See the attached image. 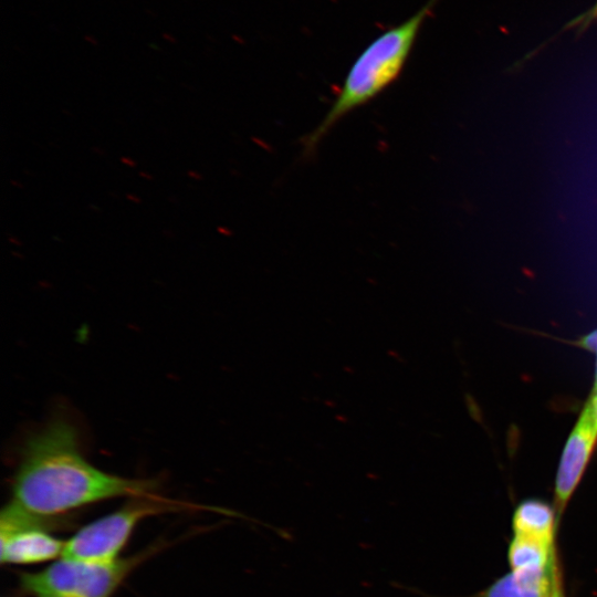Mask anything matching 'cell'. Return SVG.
I'll return each instance as SVG.
<instances>
[{
  "label": "cell",
  "mask_w": 597,
  "mask_h": 597,
  "mask_svg": "<svg viewBox=\"0 0 597 597\" xmlns=\"http://www.w3.org/2000/svg\"><path fill=\"white\" fill-rule=\"evenodd\" d=\"M140 177L146 178L148 180L153 179V176L150 174H147L146 171L139 172Z\"/></svg>",
  "instance_id": "cell-16"
},
{
  "label": "cell",
  "mask_w": 597,
  "mask_h": 597,
  "mask_svg": "<svg viewBox=\"0 0 597 597\" xmlns=\"http://www.w3.org/2000/svg\"><path fill=\"white\" fill-rule=\"evenodd\" d=\"M8 240L11 242V243H14V244H21V242L19 240H17L15 238L9 235L8 237Z\"/></svg>",
  "instance_id": "cell-17"
},
{
  "label": "cell",
  "mask_w": 597,
  "mask_h": 597,
  "mask_svg": "<svg viewBox=\"0 0 597 597\" xmlns=\"http://www.w3.org/2000/svg\"><path fill=\"white\" fill-rule=\"evenodd\" d=\"M437 2L429 0L408 19L376 36L359 53L326 114L303 138L304 154H312L344 117L371 102L399 77Z\"/></svg>",
  "instance_id": "cell-2"
},
{
  "label": "cell",
  "mask_w": 597,
  "mask_h": 597,
  "mask_svg": "<svg viewBox=\"0 0 597 597\" xmlns=\"http://www.w3.org/2000/svg\"><path fill=\"white\" fill-rule=\"evenodd\" d=\"M576 347L594 354L597 363V328L573 342Z\"/></svg>",
  "instance_id": "cell-10"
},
{
  "label": "cell",
  "mask_w": 597,
  "mask_h": 597,
  "mask_svg": "<svg viewBox=\"0 0 597 597\" xmlns=\"http://www.w3.org/2000/svg\"><path fill=\"white\" fill-rule=\"evenodd\" d=\"M121 161H122L124 165L128 166V167H135V166H136V161L133 160V159L129 158V157H126V156L121 157Z\"/></svg>",
  "instance_id": "cell-13"
},
{
  "label": "cell",
  "mask_w": 597,
  "mask_h": 597,
  "mask_svg": "<svg viewBox=\"0 0 597 597\" xmlns=\"http://www.w3.org/2000/svg\"><path fill=\"white\" fill-rule=\"evenodd\" d=\"M184 507L185 504L155 495L129 498L121 509L84 525L65 541L62 557L87 562L115 561L142 520Z\"/></svg>",
  "instance_id": "cell-4"
},
{
  "label": "cell",
  "mask_w": 597,
  "mask_h": 597,
  "mask_svg": "<svg viewBox=\"0 0 597 597\" xmlns=\"http://www.w3.org/2000/svg\"><path fill=\"white\" fill-rule=\"evenodd\" d=\"M507 557L511 569L556 568L554 538L514 534Z\"/></svg>",
  "instance_id": "cell-8"
},
{
  "label": "cell",
  "mask_w": 597,
  "mask_h": 597,
  "mask_svg": "<svg viewBox=\"0 0 597 597\" xmlns=\"http://www.w3.org/2000/svg\"><path fill=\"white\" fill-rule=\"evenodd\" d=\"M597 450V421L583 407L566 438L555 478V507L563 511Z\"/></svg>",
  "instance_id": "cell-5"
},
{
  "label": "cell",
  "mask_w": 597,
  "mask_h": 597,
  "mask_svg": "<svg viewBox=\"0 0 597 597\" xmlns=\"http://www.w3.org/2000/svg\"><path fill=\"white\" fill-rule=\"evenodd\" d=\"M595 376H594V383L591 390L589 392V396L587 400L584 404V408L588 410V412L594 417V419L597 421V363L595 364Z\"/></svg>",
  "instance_id": "cell-11"
},
{
  "label": "cell",
  "mask_w": 597,
  "mask_h": 597,
  "mask_svg": "<svg viewBox=\"0 0 597 597\" xmlns=\"http://www.w3.org/2000/svg\"><path fill=\"white\" fill-rule=\"evenodd\" d=\"M126 198L129 200V201H133L135 203H140L142 202V199H139L138 197H136L135 195H132V193H127L126 195Z\"/></svg>",
  "instance_id": "cell-15"
},
{
  "label": "cell",
  "mask_w": 597,
  "mask_h": 597,
  "mask_svg": "<svg viewBox=\"0 0 597 597\" xmlns=\"http://www.w3.org/2000/svg\"><path fill=\"white\" fill-rule=\"evenodd\" d=\"M412 594L433 597L416 587L396 584ZM558 589L557 568L549 569H511L483 591L470 597H554Z\"/></svg>",
  "instance_id": "cell-7"
},
{
  "label": "cell",
  "mask_w": 597,
  "mask_h": 597,
  "mask_svg": "<svg viewBox=\"0 0 597 597\" xmlns=\"http://www.w3.org/2000/svg\"><path fill=\"white\" fill-rule=\"evenodd\" d=\"M2 564H36L63 556L65 541L50 535L46 530L22 527L0 533Z\"/></svg>",
  "instance_id": "cell-6"
},
{
  "label": "cell",
  "mask_w": 597,
  "mask_h": 597,
  "mask_svg": "<svg viewBox=\"0 0 597 597\" xmlns=\"http://www.w3.org/2000/svg\"><path fill=\"white\" fill-rule=\"evenodd\" d=\"M187 175L188 177L193 178L196 180L202 179V176L198 171L189 170Z\"/></svg>",
  "instance_id": "cell-14"
},
{
  "label": "cell",
  "mask_w": 597,
  "mask_h": 597,
  "mask_svg": "<svg viewBox=\"0 0 597 597\" xmlns=\"http://www.w3.org/2000/svg\"><path fill=\"white\" fill-rule=\"evenodd\" d=\"M157 481L105 472L83 455L75 427L50 421L25 441L12 483V501L25 511L61 517L72 510L114 498L151 496Z\"/></svg>",
  "instance_id": "cell-1"
},
{
  "label": "cell",
  "mask_w": 597,
  "mask_h": 597,
  "mask_svg": "<svg viewBox=\"0 0 597 597\" xmlns=\"http://www.w3.org/2000/svg\"><path fill=\"white\" fill-rule=\"evenodd\" d=\"M556 511L555 506L541 499L521 501L513 513V533L554 538Z\"/></svg>",
  "instance_id": "cell-9"
},
{
  "label": "cell",
  "mask_w": 597,
  "mask_h": 597,
  "mask_svg": "<svg viewBox=\"0 0 597 597\" xmlns=\"http://www.w3.org/2000/svg\"><path fill=\"white\" fill-rule=\"evenodd\" d=\"M161 545L112 562L62 557L40 572L20 573V587L35 597H111L130 572Z\"/></svg>",
  "instance_id": "cell-3"
},
{
  "label": "cell",
  "mask_w": 597,
  "mask_h": 597,
  "mask_svg": "<svg viewBox=\"0 0 597 597\" xmlns=\"http://www.w3.org/2000/svg\"><path fill=\"white\" fill-rule=\"evenodd\" d=\"M597 19V3L585 14L579 15L574 22H572V25H580L584 27L588 23H590L593 20Z\"/></svg>",
  "instance_id": "cell-12"
}]
</instances>
